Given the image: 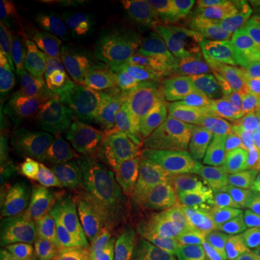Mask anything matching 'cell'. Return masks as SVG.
<instances>
[{"instance_id":"obj_1","label":"cell","mask_w":260,"mask_h":260,"mask_svg":"<svg viewBox=\"0 0 260 260\" xmlns=\"http://www.w3.org/2000/svg\"><path fill=\"white\" fill-rule=\"evenodd\" d=\"M109 189L121 205L146 221L156 240L167 244L192 243L203 200L198 184L140 159Z\"/></svg>"},{"instance_id":"obj_2","label":"cell","mask_w":260,"mask_h":260,"mask_svg":"<svg viewBox=\"0 0 260 260\" xmlns=\"http://www.w3.org/2000/svg\"><path fill=\"white\" fill-rule=\"evenodd\" d=\"M186 112L214 129L242 127L260 116V58L223 52L200 67L186 97Z\"/></svg>"},{"instance_id":"obj_3","label":"cell","mask_w":260,"mask_h":260,"mask_svg":"<svg viewBox=\"0 0 260 260\" xmlns=\"http://www.w3.org/2000/svg\"><path fill=\"white\" fill-rule=\"evenodd\" d=\"M150 236L142 217L106 195L84 211L71 239L84 260H136Z\"/></svg>"},{"instance_id":"obj_4","label":"cell","mask_w":260,"mask_h":260,"mask_svg":"<svg viewBox=\"0 0 260 260\" xmlns=\"http://www.w3.org/2000/svg\"><path fill=\"white\" fill-rule=\"evenodd\" d=\"M175 103L143 90H129L121 99V119L130 139L152 167L168 168L179 142L204 132Z\"/></svg>"},{"instance_id":"obj_5","label":"cell","mask_w":260,"mask_h":260,"mask_svg":"<svg viewBox=\"0 0 260 260\" xmlns=\"http://www.w3.org/2000/svg\"><path fill=\"white\" fill-rule=\"evenodd\" d=\"M198 185L203 200L191 244L208 260H221L230 250L233 227L249 204L250 189L237 175Z\"/></svg>"},{"instance_id":"obj_6","label":"cell","mask_w":260,"mask_h":260,"mask_svg":"<svg viewBox=\"0 0 260 260\" xmlns=\"http://www.w3.org/2000/svg\"><path fill=\"white\" fill-rule=\"evenodd\" d=\"M97 200L91 195L56 194L34 182L22 192L9 223L32 242L55 240L71 236L80 217Z\"/></svg>"},{"instance_id":"obj_7","label":"cell","mask_w":260,"mask_h":260,"mask_svg":"<svg viewBox=\"0 0 260 260\" xmlns=\"http://www.w3.org/2000/svg\"><path fill=\"white\" fill-rule=\"evenodd\" d=\"M123 34L150 77H168L185 62L189 42L182 29L165 23L133 22L124 26Z\"/></svg>"},{"instance_id":"obj_8","label":"cell","mask_w":260,"mask_h":260,"mask_svg":"<svg viewBox=\"0 0 260 260\" xmlns=\"http://www.w3.org/2000/svg\"><path fill=\"white\" fill-rule=\"evenodd\" d=\"M41 158V177L37 184L56 194L91 195L103 198L113 195L94 174L87 155H74L49 140L38 150Z\"/></svg>"},{"instance_id":"obj_9","label":"cell","mask_w":260,"mask_h":260,"mask_svg":"<svg viewBox=\"0 0 260 260\" xmlns=\"http://www.w3.org/2000/svg\"><path fill=\"white\" fill-rule=\"evenodd\" d=\"M54 67L59 80L68 84L94 113L120 116L123 78L100 65L70 56H59Z\"/></svg>"},{"instance_id":"obj_10","label":"cell","mask_w":260,"mask_h":260,"mask_svg":"<svg viewBox=\"0 0 260 260\" xmlns=\"http://www.w3.org/2000/svg\"><path fill=\"white\" fill-rule=\"evenodd\" d=\"M207 132L179 142L169 156L168 169L195 184L236 175L230 148L217 133Z\"/></svg>"},{"instance_id":"obj_11","label":"cell","mask_w":260,"mask_h":260,"mask_svg":"<svg viewBox=\"0 0 260 260\" xmlns=\"http://www.w3.org/2000/svg\"><path fill=\"white\" fill-rule=\"evenodd\" d=\"M70 39L88 62L100 65L117 77L121 75L124 80H138L140 62L123 32L104 23H83L73 29Z\"/></svg>"},{"instance_id":"obj_12","label":"cell","mask_w":260,"mask_h":260,"mask_svg":"<svg viewBox=\"0 0 260 260\" xmlns=\"http://www.w3.org/2000/svg\"><path fill=\"white\" fill-rule=\"evenodd\" d=\"M52 112L49 135L58 146L74 155H85L93 139L94 112L59 78L49 81Z\"/></svg>"},{"instance_id":"obj_13","label":"cell","mask_w":260,"mask_h":260,"mask_svg":"<svg viewBox=\"0 0 260 260\" xmlns=\"http://www.w3.org/2000/svg\"><path fill=\"white\" fill-rule=\"evenodd\" d=\"M0 37L2 44L10 48L18 56L30 54L41 62V71L52 74L37 28L25 2L2 0L0 2Z\"/></svg>"},{"instance_id":"obj_14","label":"cell","mask_w":260,"mask_h":260,"mask_svg":"<svg viewBox=\"0 0 260 260\" xmlns=\"http://www.w3.org/2000/svg\"><path fill=\"white\" fill-rule=\"evenodd\" d=\"M18 119L8 106L0 104V184L8 192L26 177L30 153Z\"/></svg>"},{"instance_id":"obj_15","label":"cell","mask_w":260,"mask_h":260,"mask_svg":"<svg viewBox=\"0 0 260 260\" xmlns=\"http://www.w3.org/2000/svg\"><path fill=\"white\" fill-rule=\"evenodd\" d=\"M52 102L49 99L47 84L41 71H26L23 91V119L34 148L39 150L51 139L49 120Z\"/></svg>"},{"instance_id":"obj_16","label":"cell","mask_w":260,"mask_h":260,"mask_svg":"<svg viewBox=\"0 0 260 260\" xmlns=\"http://www.w3.org/2000/svg\"><path fill=\"white\" fill-rule=\"evenodd\" d=\"M26 70L18 56L5 44H0V104L8 106L18 119L20 130L29 142V133L23 119V91Z\"/></svg>"},{"instance_id":"obj_17","label":"cell","mask_w":260,"mask_h":260,"mask_svg":"<svg viewBox=\"0 0 260 260\" xmlns=\"http://www.w3.org/2000/svg\"><path fill=\"white\" fill-rule=\"evenodd\" d=\"M88 159L91 162L94 174L104 185L109 186L126 177L142 158L138 156L132 142L113 140Z\"/></svg>"},{"instance_id":"obj_18","label":"cell","mask_w":260,"mask_h":260,"mask_svg":"<svg viewBox=\"0 0 260 260\" xmlns=\"http://www.w3.org/2000/svg\"><path fill=\"white\" fill-rule=\"evenodd\" d=\"M221 260H260V223L250 200L233 227L230 250Z\"/></svg>"},{"instance_id":"obj_19","label":"cell","mask_w":260,"mask_h":260,"mask_svg":"<svg viewBox=\"0 0 260 260\" xmlns=\"http://www.w3.org/2000/svg\"><path fill=\"white\" fill-rule=\"evenodd\" d=\"M223 142L232 150L236 175L249 185L259 184L260 149L244 140H223Z\"/></svg>"},{"instance_id":"obj_20","label":"cell","mask_w":260,"mask_h":260,"mask_svg":"<svg viewBox=\"0 0 260 260\" xmlns=\"http://www.w3.org/2000/svg\"><path fill=\"white\" fill-rule=\"evenodd\" d=\"M93 119V139L88 149V158L95 155L109 142H113V140L132 142L129 132L126 129L120 116L94 113Z\"/></svg>"},{"instance_id":"obj_21","label":"cell","mask_w":260,"mask_h":260,"mask_svg":"<svg viewBox=\"0 0 260 260\" xmlns=\"http://www.w3.org/2000/svg\"><path fill=\"white\" fill-rule=\"evenodd\" d=\"M136 260H197L160 240H150Z\"/></svg>"},{"instance_id":"obj_22","label":"cell","mask_w":260,"mask_h":260,"mask_svg":"<svg viewBox=\"0 0 260 260\" xmlns=\"http://www.w3.org/2000/svg\"><path fill=\"white\" fill-rule=\"evenodd\" d=\"M215 133L223 140H244L260 149V126L254 123L242 127H220Z\"/></svg>"},{"instance_id":"obj_23","label":"cell","mask_w":260,"mask_h":260,"mask_svg":"<svg viewBox=\"0 0 260 260\" xmlns=\"http://www.w3.org/2000/svg\"><path fill=\"white\" fill-rule=\"evenodd\" d=\"M243 9L247 15V19L260 38V0H246L243 2Z\"/></svg>"},{"instance_id":"obj_24","label":"cell","mask_w":260,"mask_h":260,"mask_svg":"<svg viewBox=\"0 0 260 260\" xmlns=\"http://www.w3.org/2000/svg\"><path fill=\"white\" fill-rule=\"evenodd\" d=\"M249 189H250V204L260 223V182L254 185H249Z\"/></svg>"},{"instance_id":"obj_25","label":"cell","mask_w":260,"mask_h":260,"mask_svg":"<svg viewBox=\"0 0 260 260\" xmlns=\"http://www.w3.org/2000/svg\"><path fill=\"white\" fill-rule=\"evenodd\" d=\"M32 260H58V259H52V257H47V256H44V257H38V259H32Z\"/></svg>"},{"instance_id":"obj_26","label":"cell","mask_w":260,"mask_h":260,"mask_svg":"<svg viewBox=\"0 0 260 260\" xmlns=\"http://www.w3.org/2000/svg\"><path fill=\"white\" fill-rule=\"evenodd\" d=\"M254 124H257V126H260V116H259V117H257V120L254 121Z\"/></svg>"}]
</instances>
